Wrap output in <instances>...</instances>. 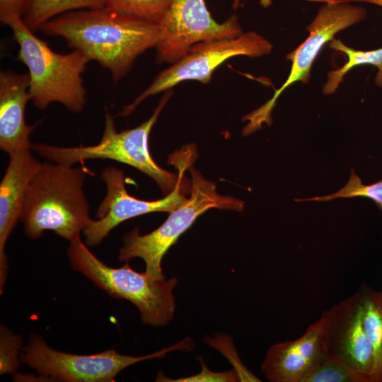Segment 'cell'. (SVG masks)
Segmentation results:
<instances>
[{
  "label": "cell",
  "instance_id": "cell-1",
  "mask_svg": "<svg viewBox=\"0 0 382 382\" xmlns=\"http://www.w3.org/2000/svg\"><path fill=\"white\" fill-rule=\"evenodd\" d=\"M108 69L115 82L125 76L135 60L155 47L159 25L107 7L62 13L40 28Z\"/></svg>",
  "mask_w": 382,
  "mask_h": 382
},
{
  "label": "cell",
  "instance_id": "cell-2",
  "mask_svg": "<svg viewBox=\"0 0 382 382\" xmlns=\"http://www.w3.org/2000/svg\"><path fill=\"white\" fill-rule=\"evenodd\" d=\"M89 170L45 161L32 178L20 221L31 239L46 230L69 242L80 236L91 218L83 186Z\"/></svg>",
  "mask_w": 382,
  "mask_h": 382
},
{
  "label": "cell",
  "instance_id": "cell-3",
  "mask_svg": "<svg viewBox=\"0 0 382 382\" xmlns=\"http://www.w3.org/2000/svg\"><path fill=\"white\" fill-rule=\"evenodd\" d=\"M2 23L10 28L18 45L16 59L28 69L29 93L33 105L45 110L51 103H58L71 112H82L86 103L82 73L90 60L76 50L67 54L53 51L22 17L11 16Z\"/></svg>",
  "mask_w": 382,
  "mask_h": 382
},
{
  "label": "cell",
  "instance_id": "cell-4",
  "mask_svg": "<svg viewBox=\"0 0 382 382\" xmlns=\"http://www.w3.org/2000/svg\"><path fill=\"white\" fill-rule=\"evenodd\" d=\"M172 94L170 90L166 91L151 116L132 129L117 132L112 117L106 113L103 134L97 144L63 147L32 144L31 149L48 161L71 166L96 158L114 160L131 166L152 178L167 195L173 191L184 176L185 170L190 166L188 158L183 163H177L178 174L169 172L158 166L149 149L151 131Z\"/></svg>",
  "mask_w": 382,
  "mask_h": 382
},
{
  "label": "cell",
  "instance_id": "cell-5",
  "mask_svg": "<svg viewBox=\"0 0 382 382\" xmlns=\"http://www.w3.org/2000/svg\"><path fill=\"white\" fill-rule=\"evenodd\" d=\"M67 255L72 268L98 288L134 304L143 323L164 326L173 319L175 308L173 291L178 283L175 277L157 279L145 272L132 270L127 262L122 267H110L87 248L80 236L70 241Z\"/></svg>",
  "mask_w": 382,
  "mask_h": 382
},
{
  "label": "cell",
  "instance_id": "cell-6",
  "mask_svg": "<svg viewBox=\"0 0 382 382\" xmlns=\"http://www.w3.org/2000/svg\"><path fill=\"white\" fill-rule=\"evenodd\" d=\"M189 170L190 197L183 205L171 212L165 222L152 232L141 235L139 228H134L124 236L118 256L120 261L128 262L139 257L145 262L147 274L157 279H164L161 267L164 255L199 215L212 208L243 211V201L232 196L219 195L214 183L205 179L192 166H190Z\"/></svg>",
  "mask_w": 382,
  "mask_h": 382
},
{
  "label": "cell",
  "instance_id": "cell-7",
  "mask_svg": "<svg viewBox=\"0 0 382 382\" xmlns=\"http://www.w3.org/2000/svg\"><path fill=\"white\" fill-rule=\"evenodd\" d=\"M190 339L156 352L133 357L114 349L94 354H75L55 350L37 334L30 335L28 345L21 355V361L42 376L59 381L113 382L123 369L143 360L161 358L173 350L191 349Z\"/></svg>",
  "mask_w": 382,
  "mask_h": 382
},
{
  "label": "cell",
  "instance_id": "cell-8",
  "mask_svg": "<svg viewBox=\"0 0 382 382\" xmlns=\"http://www.w3.org/2000/svg\"><path fill=\"white\" fill-rule=\"evenodd\" d=\"M272 49L271 42L254 31L198 42L179 60L157 74L152 83L119 115L128 116L148 97L169 91L183 81L196 80L209 83L216 69L233 57H257L270 54Z\"/></svg>",
  "mask_w": 382,
  "mask_h": 382
},
{
  "label": "cell",
  "instance_id": "cell-9",
  "mask_svg": "<svg viewBox=\"0 0 382 382\" xmlns=\"http://www.w3.org/2000/svg\"><path fill=\"white\" fill-rule=\"evenodd\" d=\"M311 1H323L325 4L320 7L315 18L308 25V37L296 50L287 54L286 59L292 62L287 79L270 100L244 117V120L249 121L243 130L245 134L257 130L264 122L270 125L272 123L271 112L279 95L296 81L308 83L311 78L312 65L323 46L332 40L338 32L363 21L367 15L364 7L349 4L344 0Z\"/></svg>",
  "mask_w": 382,
  "mask_h": 382
},
{
  "label": "cell",
  "instance_id": "cell-10",
  "mask_svg": "<svg viewBox=\"0 0 382 382\" xmlns=\"http://www.w3.org/2000/svg\"><path fill=\"white\" fill-rule=\"evenodd\" d=\"M158 25L155 47L158 63H175L198 42L242 33L236 16L219 23L212 16L205 0H172Z\"/></svg>",
  "mask_w": 382,
  "mask_h": 382
},
{
  "label": "cell",
  "instance_id": "cell-11",
  "mask_svg": "<svg viewBox=\"0 0 382 382\" xmlns=\"http://www.w3.org/2000/svg\"><path fill=\"white\" fill-rule=\"evenodd\" d=\"M320 318L325 353L342 359L363 382H374V352L364 328L359 291L323 311Z\"/></svg>",
  "mask_w": 382,
  "mask_h": 382
},
{
  "label": "cell",
  "instance_id": "cell-12",
  "mask_svg": "<svg viewBox=\"0 0 382 382\" xmlns=\"http://www.w3.org/2000/svg\"><path fill=\"white\" fill-rule=\"evenodd\" d=\"M100 178L106 185V195L100 202L96 216L90 219L83 231L88 245H97L120 223L133 217L156 212L170 213L183 205L188 198L184 195V176L172 192L164 198L147 201L130 195L120 169L110 166L103 169Z\"/></svg>",
  "mask_w": 382,
  "mask_h": 382
},
{
  "label": "cell",
  "instance_id": "cell-13",
  "mask_svg": "<svg viewBox=\"0 0 382 382\" xmlns=\"http://www.w3.org/2000/svg\"><path fill=\"white\" fill-rule=\"evenodd\" d=\"M31 149L18 150L9 156V163L0 184V294L7 275L5 245L20 221L29 184L42 163Z\"/></svg>",
  "mask_w": 382,
  "mask_h": 382
},
{
  "label": "cell",
  "instance_id": "cell-14",
  "mask_svg": "<svg viewBox=\"0 0 382 382\" xmlns=\"http://www.w3.org/2000/svg\"><path fill=\"white\" fill-rule=\"evenodd\" d=\"M321 328L322 321L319 318L297 339L272 345L261 365L267 379L271 382H302L325 354Z\"/></svg>",
  "mask_w": 382,
  "mask_h": 382
},
{
  "label": "cell",
  "instance_id": "cell-15",
  "mask_svg": "<svg viewBox=\"0 0 382 382\" xmlns=\"http://www.w3.org/2000/svg\"><path fill=\"white\" fill-rule=\"evenodd\" d=\"M30 100L28 74L0 71V148L11 155L31 149L30 134L35 125L25 122V108Z\"/></svg>",
  "mask_w": 382,
  "mask_h": 382
},
{
  "label": "cell",
  "instance_id": "cell-16",
  "mask_svg": "<svg viewBox=\"0 0 382 382\" xmlns=\"http://www.w3.org/2000/svg\"><path fill=\"white\" fill-rule=\"evenodd\" d=\"M366 334L374 357V382H382V289L376 291L365 283L359 290Z\"/></svg>",
  "mask_w": 382,
  "mask_h": 382
},
{
  "label": "cell",
  "instance_id": "cell-17",
  "mask_svg": "<svg viewBox=\"0 0 382 382\" xmlns=\"http://www.w3.org/2000/svg\"><path fill=\"white\" fill-rule=\"evenodd\" d=\"M330 47L337 51L345 54L347 62L328 74L327 81L323 86V92L325 95L334 93L342 82L345 74L352 68L360 65H372L377 68L375 83L382 87V47L373 50H357L345 45L340 40L333 39L330 41Z\"/></svg>",
  "mask_w": 382,
  "mask_h": 382
},
{
  "label": "cell",
  "instance_id": "cell-18",
  "mask_svg": "<svg viewBox=\"0 0 382 382\" xmlns=\"http://www.w3.org/2000/svg\"><path fill=\"white\" fill-rule=\"evenodd\" d=\"M103 7H105L103 0H34L23 19L30 29L35 31L48 21L62 13Z\"/></svg>",
  "mask_w": 382,
  "mask_h": 382
},
{
  "label": "cell",
  "instance_id": "cell-19",
  "mask_svg": "<svg viewBox=\"0 0 382 382\" xmlns=\"http://www.w3.org/2000/svg\"><path fill=\"white\" fill-rule=\"evenodd\" d=\"M302 382H363L361 378L340 358L325 354Z\"/></svg>",
  "mask_w": 382,
  "mask_h": 382
},
{
  "label": "cell",
  "instance_id": "cell-20",
  "mask_svg": "<svg viewBox=\"0 0 382 382\" xmlns=\"http://www.w3.org/2000/svg\"><path fill=\"white\" fill-rule=\"evenodd\" d=\"M172 0H103L105 7L149 22L159 23Z\"/></svg>",
  "mask_w": 382,
  "mask_h": 382
},
{
  "label": "cell",
  "instance_id": "cell-21",
  "mask_svg": "<svg viewBox=\"0 0 382 382\" xmlns=\"http://www.w3.org/2000/svg\"><path fill=\"white\" fill-rule=\"evenodd\" d=\"M366 197L372 199L382 211V180L370 185H364L360 178L352 168L348 183L337 192L325 196L313 197L306 199H295L297 202H325L336 198Z\"/></svg>",
  "mask_w": 382,
  "mask_h": 382
},
{
  "label": "cell",
  "instance_id": "cell-22",
  "mask_svg": "<svg viewBox=\"0 0 382 382\" xmlns=\"http://www.w3.org/2000/svg\"><path fill=\"white\" fill-rule=\"evenodd\" d=\"M22 347L20 335L13 334L4 325L0 329V373L14 374L19 366L18 356Z\"/></svg>",
  "mask_w": 382,
  "mask_h": 382
},
{
  "label": "cell",
  "instance_id": "cell-23",
  "mask_svg": "<svg viewBox=\"0 0 382 382\" xmlns=\"http://www.w3.org/2000/svg\"><path fill=\"white\" fill-rule=\"evenodd\" d=\"M202 366V371L196 375L177 379L168 378L162 374H158L157 381L172 382H233L238 381L241 376L235 370L226 372H213L210 371L204 363L202 357L199 358Z\"/></svg>",
  "mask_w": 382,
  "mask_h": 382
},
{
  "label": "cell",
  "instance_id": "cell-24",
  "mask_svg": "<svg viewBox=\"0 0 382 382\" xmlns=\"http://www.w3.org/2000/svg\"><path fill=\"white\" fill-rule=\"evenodd\" d=\"M34 0H0V21L11 16L23 17Z\"/></svg>",
  "mask_w": 382,
  "mask_h": 382
},
{
  "label": "cell",
  "instance_id": "cell-25",
  "mask_svg": "<svg viewBox=\"0 0 382 382\" xmlns=\"http://www.w3.org/2000/svg\"><path fill=\"white\" fill-rule=\"evenodd\" d=\"M241 0H233V5L232 7L233 9H237L238 7L240 5ZM272 3L271 0H260V4L262 5L264 7H267L270 6Z\"/></svg>",
  "mask_w": 382,
  "mask_h": 382
},
{
  "label": "cell",
  "instance_id": "cell-26",
  "mask_svg": "<svg viewBox=\"0 0 382 382\" xmlns=\"http://www.w3.org/2000/svg\"><path fill=\"white\" fill-rule=\"evenodd\" d=\"M347 1H363L382 7V0H347Z\"/></svg>",
  "mask_w": 382,
  "mask_h": 382
}]
</instances>
